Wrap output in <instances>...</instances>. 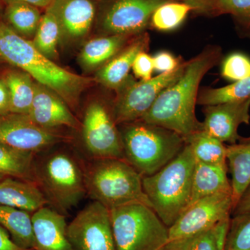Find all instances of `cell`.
<instances>
[{"instance_id": "cell-1", "label": "cell", "mask_w": 250, "mask_h": 250, "mask_svg": "<svg viewBox=\"0 0 250 250\" xmlns=\"http://www.w3.org/2000/svg\"><path fill=\"white\" fill-rule=\"evenodd\" d=\"M220 45H208L188 61L182 77L162 92L141 121L159 125L184 136L202 130L195 106L200 83L210 69L223 59Z\"/></svg>"}, {"instance_id": "cell-2", "label": "cell", "mask_w": 250, "mask_h": 250, "mask_svg": "<svg viewBox=\"0 0 250 250\" xmlns=\"http://www.w3.org/2000/svg\"><path fill=\"white\" fill-rule=\"evenodd\" d=\"M0 57L53 90L73 113L78 111L83 92L97 83L95 78L77 75L57 65L41 53L30 40L3 22H0Z\"/></svg>"}, {"instance_id": "cell-3", "label": "cell", "mask_w": 250, "mask_h": 250, "mask_svg": "<svg viewBox=\"0 0 250 250\" xmlns=\"http://www.w3.org/2000/svg\"><path fill=\"white\" fill-rule=\"evenodd\" d=\"M52 149L36 154V184L49 207L66 215L87 195L83 161L66 149Z\"/></svg>"}, {"instance_id": "cell-4", "label": "cell", "mask_w": 250, "mask_h": 250, "mask_svg": "<svg viewBox=\"0 0 250 250\" xmlns=\"http://www.w3.org/2000/svg\"><path fill=\"white\" fill-rule=\"evenodd\" d=\"M195 163L191 149L185 144L160 170L143 177V190L153 210L168 228L190 205Z\"/></svg>"}, {"instance_id": "cell-5", "label": "cell", "mask_w": 250, "mask_h": 250, "mask_svg": "<svg viewBox=\"0 0 250 250\" xmlns=\"http://www.w3.org/2000/svg\"><path fill=\"white\" fill-rule=\"evenodd\" d=\"M83 161L87 195L108 209L133 202L152 207L143 187V175L124 159Z\"/></svg>"}, {"instance_id": "cell-6", "label": "cell", "mask_w": 250, "mask_h": 250, "mask_svg": "<svg viewBox=\"0 0 250 250\" xmlns=\"http://www.w3.org/2000/svg\"><path fill=\"white\" fill-rule=\"evenodd\" d=\"M118 127L125 160L143 177L160 170L185 146L183 136L141 120L119 125Z\"/></svg>"}, {"instance_id": "cell-7", "label": "cell", "mask_w": 250, "mask_h": 250, "mask_svg": "<svg viewBox=\"0 0 250 250\" xmlns=\"http://www.w3.org/2000/svg\"><path fill=\"white\" fill-rule=\"evenodd\" d=\"M109 210L116 250H161L169 241L168 228L152 207L133 202Z\"/></svg>"}, {"instance_id": "cell-8", "label": "cell", "mask_w": 250, "mask_h": 250, "mask_svg": "<svg viewBox=\"0 0 250 250\" xmlns=\"http://www.w3.org/2000/svg\"><path fill=\"white\" fill-rule=\"evenodd\" d=\"M113 100H93L88 104L82 121V146L88 159H124L119 127L113 114Z\"/></svg>"}, {"instance_id": "cell-9", "label": "cell", "mask_w": 250, "mask_h": 250, "mask_svg": "<svg viewBox=\"0 0 250 250\" xmlns=\"http://www.w3.org/2000/svg\"><path fill=\"white\" fill-rule=\"evenodd\" d=\"M187 65V62H184L173 71L159 74L149 80L136 82L130 77L116 92L113 100V114L117 125L119 126L141 120L159 95L182 77Z\"/></svg>"}, {"instance_id": "cell-10", "label": "cell", "mask_w": 250, "mask_h": 250, "mask_svg": "<svg viewBox=\"0 0 250 250\" xmlns=\"http://www.w3.org/2000/svg\"><path fill=\"white\" fill-rule=\"evenodd\" d=\"M171 0H103L95 21L99 36H135L146 32L154 11Z\"/></svg>"}, {"instance_id": "cell-11", "label": "cell", "mask_w": 250, "mask_h": 250, "mask_svg": "<svg viewBox=\"0 0 250 250\" xmlns=\"http://www.w3.org/2000/svg\"><path fill=\"white\" fill-rule=\"evenodd\" d=\"M72 140V136L62 130L41 127L26 115L0 116V143L18 150L38 154Z\"/></svg>"}, {"instance_id": "cell-12", "label": "cell", "mask_w": 250, "mask_h": 250, "mask_svg": "<svg viewBox=\"0 0 250 250\" xmlns=\"http://www.w3.org/2000/svg\"><path fill=\"white\" fill-rule=\"evenodd\" d=\"M67 235L75 250H116L110 210L93 201L67 224Z\"/></svg>"}, {"instance_id": "cell-13", "label": "cell", "mask_w": 250, "mask_h": 250, "mask_svg": "<svg viewBox=\"0 0 250 250\" xmlns=\"http://www.w3.org/2000/svg\"><path fill=\"white\" fill-rule=\"evenodd\" d=\"M233 202L231 192L204 197L189 206L168 228L169 241L193 236L229 218Z\"/></svg>"}, {"instance_id": "cell-14", "label": "cell", "mask_w": 250, "mask_h": 250, "mask_svg": "<svg viewBox=\"0 0 250 250\" xmlns=\"http://www.w3.org/2000/svg\"><path fill=\"white\" fill-rule=\"evenodd\" d=\"M49 6L60 24V46L73 47L84 42L95 24L98 8L96 1L53 0Z\"/></svg>"}, {"instance_id": "cell-15", "label": "cell", "mask_w": 250, "mask_h": 250, "mask_svg": "<svg viewBox=\"0 0 250 250\" xmlns=\"http://www.w3.org/2000/svg\"><path fill=\"white\" fill-rule=\"evenodd\" d=\"M202 130L222 142L236 144L241 139L238 129L250 123V98L241 101L206 106Z\"/></svg>"}, {"instance_id": "cell-16", "label": "cell", "mask_w": 250, "mask_h": 250, "mask_svg": "<svg viewBox=\"0 0 250 250\" xmlns=\"http://www.w3.org/2000/svg\"><path fill=\"white\" fill-rule=\"evenodd\" d=\"M34 88V100L27 115L33 123L45 129L66 127L80 132L82 122L57 93L36 82Z\"/></svg>"}, {"instance_id": "cell-17", "label": "cell", "mask_w": 250, "mask_h": 250, "mask_svg": "<svg viewBox=\"0 0 250 250\" xmlns=\"http://www.w3.org/2000/svg\"><path fill=\"white\" fill-rule=\"evenodd\" d=\"M150 44V37L147 32L135 36L129 43L118 52L95 73L97 83L110 90L117 92L129 80V72L133 63L141 52H147Z\"/></svg>"}, {"instance_id": "cell-18", "label": "cell", "mask_w": 250, "mask_h": 250, "mask_svg": "<svg viewBox=\"0 0 250 250\" xmlns=\"http://www.w3.org/2000/svg\"><path fill=\"white\" fill-rule=\"evenodd\" d=\"M32 225L31 250H75L67 235L66 215L46 206L33 213Z\"/></svg>"}, {"instance_id": "cell-19", "label": "cell", "mask_w": 250, "mask_h": 250, "mask_svg": "<svg viewBox=\"0 0 250 250\" xmlns=\"http://www.w3.org/2000/svg\"><path fill=\"white\" fill-rule=\"evenodd\" d=\"M0 205L13 207L33 213L49 206L48 201L37 184L6 177L0 181Z\"/></svg>"}, {"instance_id": "cell-20", "label": "cell", "mask_w": 250, "mask_h": 250, "mask_svg": "<svg viewBox=\"0 0 250 250\" xmlns=\"http://www.w3.org/2000/svg\"><path fill=\"white\" fill-rule=\"evenodd\" d=\"M135 36H99L85 41L77 58L79 65L86 73L98 71L127 45Z\"/></svg>"}, {"instance_id": "cell-21", "label": "cell", "mask_w": 250, "mask_h": 250, "mask_svg": "<svg viewBox=\"0 0 250 250\" xmlns=\"http://www.w3.org/2000/svg\"><path fill=\"white\" fill-rule=\"evenodd\" d=\"M228 172V166L211 165L196 161L192 176L191 197L189 206L200 199L215 194L232 193Z\"/></svg>"}, {"instance_id": "cell-22", "label": "cell", "mask_w": 250, "mask_h": 250, "mask_svg": "<svg viewBox=\"0 0 250 250\" xmlns=\"http://www.w3.org/2000/svg\"><path fill=\"white\" fill-rule=\"evenodd\" d=\"M227 163L231 176L233 208L250 184V137L227 146Z\"/></svg>"}, {"instance_id": "cell-23", "label": "cell", "mask_w": 250, "mask_h": 250, "mask_svg": "<svg viewBox=\"0 0 250 250\" xmlns=\"http://www.w3.org/2000/svg\"><path fill=\"white\" fill-rule=\"evenodd\" d=\"M1 77L9 90L11 113L27 116L34 100L35 82L21 70H9Z\"/></svg>"}, {"instance_id": "cell-24", "label": "cell", "mask_w": 250, "mask_h": 250, "mask_svg": "<svg viewBox=\"0 0 250 250\" xmlns=\"http://www.w3.org/2000/svg\"><path fill=\"white\" fill-rule=\"evenodd\" d=\"M195 161L211 165L228 166L227 146L204 130L184 136Z\"/></svg>"}, {"instance_id": "cell-25", "label": "cell", "mask_w": 250, "mask_h": 250, "mask_svg": "<svg viewBox=\"0 0 250 250\" xmlns=\"http://www.w3.org/2000/svg\"><path fill=\"white\" fill-rule=\"evenodd\" d=\"M0 225L9 232L16 244L25 249L31 250L34 244L31 213L0 205Z\"/></svg>"}, {"instance_id": "cell-26", "label": "cell", "mask_w": 250, "mask_h": 250, "mask_svg": "<svg viewBox=\"0 0 250 250\" xmlns=\"http://www.w3.org/2000/svg\"><path fill=\"white\" fill-rule=\"evenodd\" d=\"M36 154L18 150L0 143V173L36 184Z\"/></svg>"}, {"instance_id": "cell-27", "label": "cell", "mask_w": 250, "mask_h": 250, "mask_svg": "<svg viewBox=\"0 0 250 250\" xmlns=\"http://www.w3.org/2000/svg\"><path fill=\"white\" fill-rule=\"evenodd\" d=\"M60 40L61 27L58 18L53 9L49 6L42 15L35 36L31 41L41 53L54 62L59 57Z\"/></svg>"}, {"instance_id": "cell-28", "label": "cell", "mask_w": 250, "mask_h": 250, "mask_svg": "<svg viewBox=\"0 0 250 250\" xmlns=\"http://www.w3.org/2000/svg\"><path fill=\"white\" fill-rule=\"evenodd\" d=\"M42 14L39 8L22 2L6 4L4 19L11 29L28 40H32L39 27Z\"/></svg>"}, {"instance_id": "cell-29", "label": "cell", "mask_w": 250, "mask_h": 250, "mask_svg": "<svg viewBox=\"0 0 250 250\" xmlns=\"http://www.w3.org/2000/svg\"><path fill=\"white\" fill-rule=\"evenodd\" d=\"M205 15H229L238 37L250 41V0H211Z\"/></svg>"}, {"instance_id": "cell-30", "label": "cell", "mask_w": 250, "mask_h": 250, "mask_svg": "<svg viewBox=\"0 0 250 250\" xmlns=\"http://www.w3.org/2000/svg\"><path fill=\"white\" fill-rule=\"evenodd\" d=\"M250 98V77L232 82L220 88L202 87L197 104L211 106L219 104L241 101Z\"/></svg>"}, {"instance_id": "cell-31", "label": "cell", "mask_w": 250, "mask_h": 250, "mask_svg": "<svg viewBox=\"0 0 250 250\" xmlns=\"http://www.w3.org/2000/svg\"><path fill=\"white\" fill-rule=\"evenodd\" d=\"M195 11V8L188 3L171 0L160 5L154 11L149 25L163 32L175 30L182 25L189 13Z\"/></svg>"}, {"instance_id": "cell-32", "label": "cell", "mask_w": 250, "mask_h": 250, "mask_svg": "<svg viewBox=\"0 0 250 250\" xmlns=\"http://www.w3.org/2000/svg\"><path fill=\"white\" fill-rule=\"evenodd\" d=\"M225 250H250V210L230 220Z\"/></svg>"}, {"instance_id": "cell-33", "label": "cell", "mask_w": 250, "mask_h": 250, "mask_svg": "<svg viewBox=\"0 0 250 250\" xmlns=\"http://www.w3.org/2000/svg\"><path fill=\"white\" fill-rule=\"evenodd\" d=\"M220 75L228 82H235L250 77V57L242 52H233L221 61Z\"/></svg>"}, {"instance_id": "cell-34", "label": "cell", "mask_w": 250, "mask_h": 250, "mask_svg": "<svg viewBox=\"0 0 250 250\" xmlns=\"http://www.w3.org/2000/svg\"><path fill=\"white\" fill-rule=\"evenodd\" d=\"M131 70L136 78L141 80H150L154 72L153 57L146 51L140 52L135 58Z\"/></svg>"}, {"instance_id": "cell-35", "label": "cell", "mask_w": 250, "mask_h": 250, "mask_svg": "<svg viewBox=\"0 0 250 250\" xmlns=\"http://www.w3.org/2000/svg\"><path fill=\"white\" fill-rule=\"evenodd\" d=\"M154 71L159 74L167 73L176 70L184 62L167 51H161L153 57Z\"/></svg>"}, {"instance_id": "cell-36", "label": "cell", "mask_w": 250, "mask_h": 250, "mask_svg": "<svg viewBox=\"0 0 250 250\" xmlns=\"http://www.w3.org/2000/svg\"><path fill=\"white\" fill-rule=\"evenodd\" d=\"M190 250H218L212 228L195 235Z\"/></svg>"}, {"instance_id": "cell-37", "label": "cell", "mask_w": 250, "mask_h": 250, "mask_svg": "<svg viewBox=\"0 0 250 250\" xmlns=\"http://www.w3.org/2000/svg\"><path fill=\"white\" fill-rule=\"evenodd\" d=\"M9 113H11L9 90L4 79L0 77V116H5Z\"/></svg>"}, {"instance_id": "cell-38", "label": "cell", "mask_w": 250, "mask_h": 250, "mask_svg": "<svg viewBox=\"0 0 250 250\" xmlns=\"http://www.w3.org/2000/svg\"><path fill=\"white\" fill-rule=\"evenodd\" d=\"M250 210V184L247 188L241 198L234 206L231 212V215H236L241 213H246Z\"/></svg>"}, {"instance_id": "cell-39", "label": "cell", "mask_w": 250, "mask_h": 250, "mask_svg": "<svg viewBox=\"0 0 250 250\" xmlns=\"http://www.w3.org/2000/svg\"><path fill=\"white\" fill-rule=\"evenodd\" d=\"M194 236L169 241L161 250H190Z\"/></svg>"}, {"instance_id": "cell-40", "label": "cell", "mask_w": 250, "mask_h": 250, "mask_svg": "<svg viewBox=\"0 0 250 250\" xmlns=\"http://www.w3.org/2000/svg\"><path fill=\"white\" fill-rule=\"evenodd\" d=\"M0 250H31L16 244L4 228L0 225Z\"/></svg>"}, {"instance_id": "cell-41", "label": "cell", "mask_w": 250, "mask_h": 250, "mask_svg": "<svg viewBox=\"0 0 250 250\" xmlns=\"http://www.w3.org/2000/svg\"><path fill=\"white\" fill-rule=\"evenodd\" d=\"M6 4L14 2H22L33 5L39 9H47L52 2V0H2Z\"/></svg>"}, {"instance_id": "cell-42", "label": "cell", "mask_w": 250, "mask_h": 250, "mask_svg": "<svg viewBox=\"0 0 250 250\" xmlns=\"http://www.w3.org/2000/svg\"><path fill=\"white\" fill-rule=\"evenodd\" d=\"M181 1H185V2L192 5L195 8V12L205 14L206 10L211 0H181Z\"/></svg>"}, {"instance_id": "cell-43", "label": "cell", "mask_w": 250, "mask_h": 250, "mask_svg": "<svg viewBox=\"0 0 250 250\" xmlns=\"http://www.w3.org/2000/svg\"><path fill=\"white\" fill-rule=\"evenodd\" d=\"M7 177V176L4 175V174H2L0 173V181L2 180L3 179H4L5 177Z\"/></svg>"}, {"instance_id": "cell-44", "label": "cell", "mask_w": 250, "mask_h": 250, "mask_svg": "<svg viewBox=\"0 0 250 250\" xmlns=\"http://www.w3.org/2000/svg\"><path fill=\"white\" fill-rule=\"evenodd\" d=\"M53 1V0H52V1Z\"/></svg>"}]
</instances>
